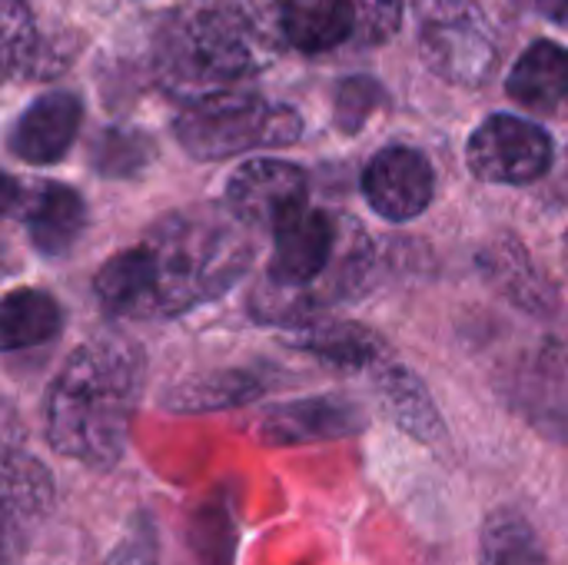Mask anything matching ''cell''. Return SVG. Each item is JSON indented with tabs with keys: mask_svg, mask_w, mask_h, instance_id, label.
<instances>
[{
	"mask_svg": "<svg viewBox=\"0 0 568 565\" xmlns=\"http://www.w3.org/2000/svg\"><path fill=\"white\" fill-rule=\"evenodd\" d=\"M363 190L379 216L406 223L416 220L433 200V167L409 147H386L369 160Z\"/></svg>",
	"mask_w": 568,
	"mask_h": 565,
	"instance_id": "cell-9",
	"label": "cell"
},
{
	"mask_svg": "<svg viewBox=\"0 0 568 565\" xmlns=\"http://www.w3.org/2000/svg\"><path fill=\"white\" fill-rule=\"evenodd\" d=\"M379 87L366 77H356V80H346L339 87V97H336V123L343 130H359L363 120L376 110L379 103Z\"/></svg>",
	"mask_w": 568,
	"mask_h": 565,
	"instance_id": "cell-22",
	"label": "cell"
},
{
	"mask_svg": "<svg viewBox=\"0 0 568 565\" xmlns=\"http://www.w3.org/2000/svg\"><path fill=\"white\" fill-rule=\"evenodd\" d=\"M300 113L253 93L193 100L176 120V140L196 160H223L253 147H283L300 137Z\"/></svg>",
	"mask_w": 568,
	"mask_h": 565,
	"instance_id": "cell-4",
	"label": "cell"
},
{
	"mask_svg": "<svg viewBox=\"0 0 568 565\" xmlns=\"http://www.w3.org/2000/svg\"><path fill=\"white\" fill-rule=\"evenodd\" d=\"M263 393V383L250 373H223L206 383H193L190 390L183 386L180 396H173L180 410H210V406H233L240 400H253Z\"/></svg>",
	"mask_w": 568,
	"mask_h": 565,
	"instance_id": "cell-19",
	"label": "cell"
},
{
	"mask_svg": "<svg viewBox=\"0 0 568 565\" xmlns=\"http://www.w3.org/2000/svg\"><path fill=\"white\" fill-rule=\"evenodd\" d=\"M226 206L240 226L276 230L306 206V173L283 160H250L230 176Z\"/></svg>",
	"mask_w": 568,
	"mask_h": 565,
	"instance_id": "cell-8",
	"label": "cell"
},
{
	"mask_svg": "<svg viewBox=\"0 0 568 565\" xmlns=\"http://www.w3.org/2000/svg\"><path fill=\"white\" fill-rule=\"evenodd\" d=\"M379 393H383L393 420L399 426H406L413 436H419V440H436L439 436L443 423H439V416H436V410L429 403V393L423 390V383L413 373H406V370L383 373Z\"/></svg>",
	"mask_w": 568,
	"mask_h": 565,
	"instance_id": "cell-17",
	"label": "cell"
},
{
	"mask_svg": "<svg viewBox=\"0 0 568 565\" xmlns=\"http://www.w3.org/2000/svg\"><path fill=\"white\" fill-rule=\"evenodd\" d=\"M483 565H552L536 529L503 509L496 516H489L486 529H483Z\"/></svg>",
	"mask_w": 568,
	"mask_h": 565,
	"instance_id": "cell-16",
	"label": "cell"
},
{
	"mask_svg": "<svg viewBox=\"0 0 568 565\" xmlns=\"http://www.w3.org/2000/svg\"><path fill=\"white\" fill-rule=\"evenodd\" d=\"M466 160L489 183H532L552 167V140L542 127L499 113L469 137Z\"/></svg>",
	"mask_w": 568,
	"mask_h": 565,
	"instance_id": "cell-7",
	"label": "cell"
},
{
	"mask_svg": "<svg viewBox=\"0 0 568 565\" xmlns=\"http://www.w3.org/2000/svg\"><path fill=\"white\" fill-rule=\"evenodd\" d=\"M146 380L143 353L120 333L90 336L47 393V440L67 460L106 470L126 446V430Z\"/></svg>",
	"mask_w": 568,
	"mask_h": 565,
	"instance_id": "cell-2",
	"label": "cell"
},
{
	"mask_svg": "<svg viewBox=\"0 0 568 565\" xmlns=\"http://www.w3.org/2000/svg\"><path fill=\"white\" fill-rule=\"evenodd\" d=\"M562 260H566V270H568V233H566V243H562Z\"/></svg>",
	"mask_w": 568,
	"mask_h": 565,
	"instance_id": "cell-23",
	"label": "cell"
},
{
	"mask_svg": "<svg viewBox=\"0 0 568 565\" xmlns=\"http://www.w3.org/2000/svg\"><path fill=\"white\" fill-rule=\"evenodd\" d=\"M300 346L326 363H336V366H369L376 356H379V340L373 333H366L363 326H353V323H336V326H313Z\"/></svg>",
	"mask_w": 568,
	"mask_h": 565,
	"instance_id": "cell-18",
	"label": "cell"
},
{
	"mask_svg": "<svg viewBox=\"0 0 568 565\" xmlns=\"http://www.w3.org/2000/svg\"><path fill=\"white\" fill-rule=\"evenodd\" d=\"M23 223L40 253L63 256L87 226V206L70 186L43 183L23 200Z\"/></svg>",
	"mask_w": 568,
	"mask_h": 565,
	"instance_id": "cell-12",
	"label": "cell"
},
{
	"mask_svg": "<svg viewBox=\"0 0 568 565\" xmlns=\"http://www.w3.org/2000/svg\"><path fill=\"white\" fill-rule=\"evenodd\" d=\"M356 17V37L363 43H386L399 30V0H349Z\"/></svg>",
	"mask_w": 568,
	"mask_h": 565,
	"instance_id": "cell-21",
	"label": "cell"
},
{
	"mask_svg": "<svg viewBox=\"0 0 568 565\" xmlns=\"http://www.w3.org/2000/svg\"><path fill=\"white\" fill-rule=\"evenodd\" d=\"M260 440L270 446H300L316 440H336L363 426V413L349 400L323 396L273 406L260 416Z\"/></svg>",
	"mask_w": 568,
	"mask_h": 565,
	"instance_id": "cell-10",
	"label": "cell"
},
{
	"mask_svg": "<svg viewBox=\"0 0 568 565\" xmlns=\"http://www.w3.org/2000/svg\"><path fill=\"white\" fill-rule=\"evenodd\" d=\"M253 250L220 216H170L140 246L110 256L93 290L100 306L123 320H170L226 293L250 266Z\"/></svg>",
	"mask_w": 568,
	"mask_h": 565,
	"instance_id": "cell-1",
	"label": "cell"
},
{
	"mask_svg": "<svg viewBox=\"0 0 568 565\" xmlns=\"http://www.w3.org/2000/svg\"><path fill=\"white\" fill-rule=\"evenodd\" d=\"M339 223L313 206H300L290 213L276 230V246L270 260V276L256 290V313H270L290 293H303V316L313 313V293L310 286L323 276H329L336 266H349L346 250H339Z\"/></svg>",
	"mask_w": 568,
	"mask_h": 565,
	"instance_id": "cell-5",
	"label": "cell"
},
{
	"mask_svg": "<svg viewBox=\"0 0 568 565\" xmlns=\"http://www.w3.org/2000/svg\"><path fill=\"white\" fill-rule=\"evenodd\" d=\"M60 306L43 290H13L0 310V340L7 353L40 346L60 330Z\"/></svg>",
	"mask_w": 568,
	"mask_h": 565,
	"instance_id": "cell-15",
	"label": "cell"
},
{
	"mask_svg": "<svg viewBox=\"0 0 568 565\" xmlns=\"http://www.w3.org/2000/svg\"><path fill=\"white\" fill-rule=\"evenodd\" d=\"M83 107L73 93H47L23 110L10 133V150L27 163H57L80 127Z\"/></svg>",
	"mask_w": 568,
	"mask_h": 565,
	"instance_id": "cell-11",
	"label": "cell"
},
{
	"mask_svg": "<svg viewBox=\"0 0 568 565\" xmlns=\"http://www.w3.org/2000/svg\"><path fill=\"white\" fill-rule=\"evenodd\" d=\"M509 97L529 110L549 113L568 97V50L539 40L532 43L509 73Z\"/></svg>",
	"mask_w": 568,
	"mask_h": 565,
	"instance_id": "cell-13",
	"label": "cell"
},
{
	"mask_svg": "<svg viewBox=\"0 0 568 565\" xmlns=\"http://www.w3.org/2000/svg\"><path fill=\"white\" fill-rule=\"evenodd\" d=\"M280 17H283V37L303 53L333 50L356 33V17L349 0H286Z\"/></svg>",
	"mask_w": 568,
	"mask_h": 565,
	"instance_id": "cell-14",
	"label": "cell"
},
{
	"mask_svg": "<svg viewBox=\"0 0 568 565\" xmlns=\"http://www.w3.org/2000/svg\"><path fill=\"white\" fill-rule=\"evenodd\" d=\"M276 27L283 30V17H263V7L220 0L213 10L193 13V20L183 23L166 70L176 87L200 90L196 100L213 97L233 80L256 73L273 57Z\"/></svg>",
	"mask_w": 568,
	"mask_h": 565,
	"instance_id": "cell-3",
	"label": "cell"
},
{
	"mask_svg": "<svg viewBox=\"0 0 568 565\" xmlns=\"http://www.w3.org/2000/svg\"><path fill=\"white\" fill-rule=\"evenodd\" d=\"M559 13H568V0H559Z\"/></svg>",
	"mask_w": 568,
	"mask_h": 565,
	"instance_id": "cell-24",
	"label": "cell"
},
{
	"mask_svg": "<svg viewBox=\"0 0 568 565\" xmlns=\"http://www.w3.org/2000/svg\"><path fill=\"white\" fill-rule=\"evenodd\" d=\"M37 37H33V23L30 13L20 0H3V60L7 70H20L27 67L33 57Z\"/></svg>",
	"mask_w": 568,
	"mask_h": 565,
	"instance_id": "cell-20",
	"label": "cell"
},
{
	"mask_svg": "<svg viewBox=\"0 0 568 565\" xmlns=\"http://www.w3.org/2000/svg\"><path fill=\"white\" fill-rule=\"evenodd\" d=\"M426 60L456 83H483L496 63L493 33L469 0H416Z\"/></svg>",
	"mask_w": 568,
	"mask_h": 565,
	"instance_id": "cell-6",
	"label": "cell"
}]
</instances>
